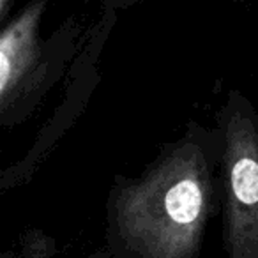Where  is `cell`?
Listing matches in <instances>:
<instances>
[{
  "label": "cell",
  "mask_w": 258,
  "mask_h": 258,
  "mask_svg": "<svg viewBox=\"0 0 258 258\" xmlns=\"http://www.w3.org/2000/svg\"><path fill=\"white\" fill-rule=\"evenodd\" d=\"M216 127L189 124L138 179L117 177L106 202L110 258H200L221 212Z\"/></svg>",
  "instance_id": "1"
},
{
  "label": "cell",
  "mask_w": 258,
  "mask_h": 258,
  "mask_svg": "<svg viewBox=\"0 0 258 258\" xmlns=\"http://www.w3.org/2000/svg\"><path fill=\"white\" fill-rule=\"evenodd\" d=\"M214 127L226 258H258V110L239 90H230Z\"/></svg>",
  "instance_id": "2"
},
{
  "label": "cell",
  "mask_w": 258,
  "mask_h": 258,
  "mask_svg": "<svg viewBox=\"0 0 258 258\" xmlns=\"http://www.w3.org/2000/svg\"><path fill=\"white\" fill-rule=\"evenodd\" d=\"M46 2L36 0L6 23L0 36V106L2 117L15 118L39 85H43L46 64L39 43V23Z\"/></svg>",
  "instance_id": "3"
},
{
  "label": "cell",
  "mask_w": 258,
  "mask_h": 258,
  "mask_svg": "<svg viewBox=\"0 0 258 258\" xmlns=\"http://www.w3.org/2000/svg\"><path fill=\"white\" fill-rule=\"evenodd\" d=\"M9 6H11V0H0V20L2 22H6V18H8Z\"/></svg>",
  "instance_id": "4"
}]
</instances>
